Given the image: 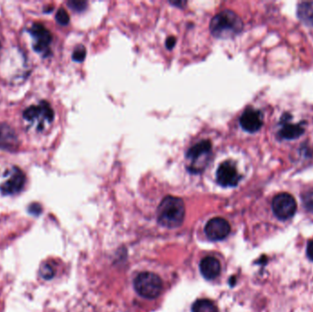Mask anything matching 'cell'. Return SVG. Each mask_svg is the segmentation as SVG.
Here are the masks:
<instances>
[{
	"label": "cell",
	"mask_w": 313,
	"mask_h": 312,
	"mask_svg": "<svg viewBox=\"0 0 313 312\" xmlns=\"http://www.w3.org/2000/svg\"><path fill=\"white\" fill-rule=\"evenodd\" d=\"M243 27L240 17L234 11H225L214 17L210 24V30L215 38L230 39L238 35Z\"/></svg>",
	"instance_id": "cell-2"
},
{
	"label": "cell",
	"mask_w": 313,
	"mask_h": 312,
	"mask_svg": "<svg viewBox=\"0 0 313 312\" xmlns=\"http://www.w3.org/2000/svg\"><path fill=\"white\" fill-rule=\"evenodd\" d=\"M134 287L141 296L152 299L161 295L163 285L161 277L156 274L143 272L135 278Z\"/></svg>",
	"instance_id": "cell-4"
},
{
	"label": "cell",
	"mask_w": 313,
	"mask_h": 312,
	"mask_svg": "<svg viewBox=\"0 0 313 312\" xmlns=\"http://www.w3.org/2000/svg\"><path fill=\"white\" fill-rule=\"evenodd\" d=\"M302 203L304 208L309 213H313V189L306 191L303 193Z\"/></svg>",
	"instance_id": "cell-17"
},
{
	"label": "cell",
	"mask_w": 313,
	"mask_h": 312,
	"mask_svg": "<svg viewBox=\"0 0 313 312\" xmlns=\"http://www.w3.org/2000/svg\"><path fill=\"white\" fill-rule=\"evenodd\" d=\"M240 179L238 171L233 162L222 163L216 172L217 182L223 187H235Z\"/></svg>",
	"instance_id": "cell-6"
},
{
	"label": "cell",
	"mask_w": 313,
	"mask_h": 312,
	"mask_svg": "<svg viewBox=\"0 0 313 312\" xmlns=\"http://www.w3.org/2000/svg\"><path fill=\"white\" fill-rule=\"evenodd\" d=\"M175 44H176V39L174 37L168 38L167 42H166L168 49H173L175 46Z\"/></svg>",
	"instance_id": "cell-24"
},
{
	"label": "cell",
	"mask_w": 313,
	"mask_h": 312,
	"mask_svg": "<svg viewBox=\"0 0 313 312\" xmlns=\"http://www.w3.org/2000/svg\"><path fill=\"white\" fill-rule=\"evenodd\" d=\"M56 21H57L59 24L61 25H67L70 21V17H69L67 11L63 9H60L58 11L57 14H56Z\"/></svg>",
	"instance_id": "cell-19"
},
{
	"label": "cell",
	"mask_w": 313,
	"mask_h": 312,
	"mask_svg": "<svg viewBox=\"0 0 313 312\" xmlns=\"http://www.w3.org/2000/svg\"><path fill=\"white\" fill-rule=\"evenodd\" d=\"M85 56H86V51L84 46H79L73 52V59L75 62H83Z\"/></svg>",
	"instance_id": "cell-20"
},
{
	"label": "cell",
	"mask_w": 313,
	"mask_h": 312,
	"mask_svg": "<svg viewBox=\"0 0 313 312\" xmlns=\"http://www.w3.org/2000/svg\"><path fill=\"white\" fill-rule=\"evenodd\" d=\"M231 231L229 223L224 218L215 217L211 219L205 225L204 232L211 241H220L228 236Z\"/></svg>",
	"instance_id": "cell-7"
},
{
	"label": "cell",
	"mask_w": 313,
	"mask_h": 312,
	"mask_svg": "<svg viewBox=\"0 0 313 312\" xmlns=\"http://www.w3.org/2000/svg\"><path fill=\"white\" fill-rule=\"evenodd\" d=\"M298 20L307 26H313V2H302L297 6Z\"/></svg>",
	"instance_id": "cell-14"
},
{
	"label": "cell",
	"mask_w": 313,
	"mask_h": 312,
	"mask_svg": "<svg viewBox=\"0 0 313 312\" xmlns=\"http://www.w3.org/2000/svg\"><path fill=\"white\" fill-rule=\"evenodd\" d=\"M20 146V141L14 130L11 125L0 123V149L8 151L16 150Z\"/></svg>",
	"instance_id": "cell-11"
},
{
	"label": "cell",
	"mask_w": 313,
	"mask_h": 312,
	"mask_svg": "<svg viewBox=\"0 0 313 312\" xmlns=\"http://www.w3.org/2000/svg\"><path fill=\"white\" fill-rule=\"evenodd\" d=\"M39 116H42L43 119L47 120L48 122L53 120L54 112L47 102H42L40 105H32L23 113V117L29 121L35 120Z\"/></svg>",
	"instance_id": "cell-12"
},
{
	"label": "cell",
	"mask_w": 313,
	"mask_h": 312,
	"mask_svg": "<svg viewBox=\"0 0 313 312\" xmlns=\"http://www.w3.org/2000/svg\"><path fill=\"white\" fill-rule=\"evenodd\" d=\"M272 209L277 218L287 220L291 218L296 213L297 203L289 193H279L273 199Z\"/></svg>",
	"instance_id": "cell-5"
},
{
	"label": "cell",
	"mask_w": 313,
	"mask_h": 312,
	"mask_svg": "<svg viewBox=\"0 0 313 312\" xmlns=\"http://www.w3.org/2000/svg\"><path fill=\"white\" fill-rule=\"evenodd\" d=\"M30 32L35 40L33 48L38 52H46L52 42V34L41 23H34Z\"/></svg>",
	"instance_id": "cell-9"
},
{
	"label": "cell",
	"mask_w": 313,
	"mask_h": 312,
	"mask_svg": "<svg viewBox=\"0 0 313 312\" xmlns=\"http://www.w3.org/2000/svg\"><path fill=\"white\" fill-rule=\"evenodd\" d=\"M29 211L33 215H39V214L42 213V206L39 203H32V204H31L30 208H29Z\"/></svg>",
	"instance_id": "cell-22"
},
{
	"label": "cell",
	"mask_w": 313,
	"mask_h": 312,
	"mask_svg": "<svg viewBox=\"0 0 313 312\" xmlns=\"http://www.w3.org/2000/svg\"><path fill=\"white\" fill-rule=\"evenodd\" d=\"M240 125L245 131L255 133L263 125V115L258 110L247 108L241 115Z\"/></svg>",
	"instance_id": "cell-10"
},
{
	"label": "cell",
	"mask_w": 313,
	"mask_h": 312,
	"mask_svg": "<svg viewBox=\"0 0 313 312\" xmlns=\"http://www.w3.org/2000/svg\"><path fill=\"white\" fill-rule=\"evenodd\" d=\"M193 312H218L217 307L214 302L210 299H199L193 303L192 307Z\"/></svg>",
	"instance_id": "cell-16"
},
{
	"label": "cell",
	"mask_w": 313,
	"mask_h": 312,
	"mask_svg": "<svg viewBox=\"0 0 313 312\" xmlns=\"http://www.w3.org/2000/svg\"><path fill=\"white\" fill-rule=\"evenodd\" d=\"M68 5L71 9H73V11H84L86 7V2L84 1H78V0H73V1H69Z\"/></svg>",
	"instance_id": "cell-21"
},
{
	"label": "cell",
	"mask_w": 313,
	"mask_h": 312,
	"mask_svg": "<svg viewBox=\"0 0 313 312\" xmlns=\"http://www.w3.org/2000/svg\"><path fill=\"white\" fill-rule=\"evenodd\" d=\"M26 182L24 172L19 168H14L11 177L0 186V192L4 195H13L21 192Z\"/></svg>",
	"instance_id": "cell-8"
},
{
	"label": "cell",
	"mask_w": 313,
	"mask_h": 312,
	"mask_svg": "<svg viewBox=\"0 0 313 312\" xmlns=\"http://www.w3.org/2000/svg\"><path fill=\"white\" fill-rule=\"evenodd\" d=\"M200 271L205 279L213 280L219 276L221 264L219 260L214 256H207L201 261Z\"/></svg>",
	"instance_id": "cell-13"
},
{
	"label": "cell",
	"mask_w": 313,
	"mask_h": 312,
	"mask_svg": "<svg viewBox=\"0 0 313 312\" xmlns=\"http://www.w3.org/2000/svg\"><path fill=\"white\" fill-rule=\"evenodd\" d=\"M54 269L51 264L49 263H43L40 267V275L46 280H49L54 276Z\"/></svg>",
	"instance_id": "cell-18"
},
{
	"label": "cell",
	"mask_w": 313,
	"mask_h": 312,
	"mask_svg": "<svg viewBox=\"0 0 313 312\" xmlns=\"http://www.w3.org/2000/svg\"><path fill=\"white\" fill-rule=\"evenodd\" d=\"M304 127L300 124H287L279 131V136L284 139H295L304 134Z\"/></svg>",
	"instance_id": "cell-15"
},
{
	"label": "cell",
	"mask_w": 313,
	"mask_h": 312,
	"mask_svg": "<svg viewBox=\"0 0 313 312\" xmlns=\"http://www.w3.org/2000/svg\"><path fill=\"white\" fill-rule=\"evenodd\" d=\"M307 255L310 260L313 261V240L308 243L307 247Z\"/></svg>",
	"instance_id": "cell-23"
},
{
	"label": "cell",
	"mask_w": 313,
	"mask_h": 312,
	"mask_svg": "<svg viewBox=\"0 0 313 312\" xmlns=\"http://www.w3.org/2000/svg\"><path fill=\"white\" fill-rule=\"evenodd\" d=\"M158 222L167 228H176L183 224L185 217V205L181 198L167 196L160 204L158 211Z\"/></svg>",
	"instance_id": "cell-1"
},
{
	"label": "cell",
	"mask_w": 313,
	"mask_h": 312,
	"mask_svg": "<svg viewBox=\"0 0 313 312\" xmlns=\"http://www.w3.org/2000/svg\"><path fill=\"white\" fill-rule=\"evenodd\" d=\"M212 155V143L209 140H203L195 144L189 149L186 159L190 162L188 170L193 173H200L208 165L210 157Z\"/></svg>",
	"instance_id": "cell-3"
}]
</instances>
